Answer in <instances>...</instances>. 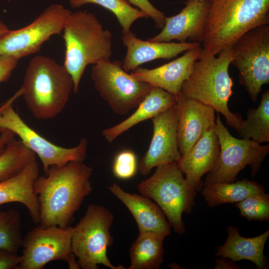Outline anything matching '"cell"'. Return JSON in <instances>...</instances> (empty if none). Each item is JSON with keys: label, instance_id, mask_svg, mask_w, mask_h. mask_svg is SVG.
<instances>
[{"label": "cell", "instance_id": "obj_1", "mask_svg": "<svg viewBox=\"0 0 269 269\" xmlns=\"http://www.w3.org/2000/svg\"><path fill=\"white\" fill-rule=\"evenodd\" d=\"M92 169L84 161L52 166L36 179L33 191L39 205V225L65 228L73 221L92 187Z\"/></svg>", "mask_w": 269, "mask_h": 269}, {"label": "cell", "instance_id": "obj_2", "mask_svg": "<svg viewBox=\"0 0 269 269\" xmlns=\"http://www.w3.org/2000/svg\"><path fill=\"white\" fill-rule=\"evenodd\" d=\"M203 48L217 56L244 34L269 23V0H207Z\"/></svg>", "mask_w": 269, "mask_h": 269}, {"label": "cell", "instance_id": "obj_3", "mask_svg": "<svg viewBox=\"0 0 269 269\" xmlns=\"http://www.w3.org/2000/svg\"><path fill=\"white\" fill-rule=\"evenodd\" d=\"M217 55L202 48L199 58L194 62L188 78L182 85L181 92L220 113L227 124L238 132L243 120L241 115L231 112L228 105L233 86L229 74L233 59L231 48Z\"/></svg>", "mask_w": 269, "mask_h": 269}, {"label": "cell", "instance_id": "obj_4", "mask_svg": "<svg viewBox=\"0 0 269 269\" xmlns=\"http://www.w3.org/2000/svg\"><path fill=\"white\" fill-rule=\"evenodd\" d=\"M63 32V65L73 79V91L77 93L87 66L110 59L112 34L94 14L81 10L71 13Z\"/></svg>", "mask_w": 269, "mask_h": 269}, {"label": "cell", "instance_id": "obj_5", "mask_svg": "<svg viewBox=\"0 0 269 269\" xmlns=\"http://www.w3.org/2000/svg\"><path fill=\"white\" fill-rule=\"evenodd\" d=\"M73 87V79L64 65L49 57L36 55L28 63L20 88L32 115L46 120L64 110Z\"/></svg>", "mask_w": 269, "mask_h": 269}, {"label": "cell", "instance_id": "obj_6", "mask_svg": "<svg viewBox=\"0 0 269 269\" xmlns=\"http://www.w3.org/2000/svg\"><path fill=\"white\" fill-rule=\"evenodd\" d=\"M156 167L150 177L138 183L137 189L141 195L156 203L174 232L182 235L185 232L182 214L192 212L197 191L184 178L177 162Z\"/></svg>", "mask_w": 269, "mask_h": 269}, {"label": "cell", "instance_id": "obj_7", "mask_svg": "<svg viewBox=\"0 0 269 269\" xmlns=\"http://www.w3.org/2000/svg\"><path fill=\"white\" fill-rule=\"evenodd\" d=\"M114 220L107 208L95 204L88 206L80 221L74 227L71 251L82 269H98L102 265L111 269H125L114 266L107 257V248L113 243L110 229Z\"/></svg>", "mask_w": 269, "mask_h": 269}, {"label": "cell", "instance_id": "obj_8", "mask_svg": "<svg viewBox=\"0 0 269 269\" xmlns=\"http://www.w3.org/2000/svg\"><path fill=\"white\" fill-rule=\"evenodd\" d=\"M21 96L19 89L0 107V131L7 129L17 135L28 149L40 159L46 173L52 166L63 165L72 161H84L87 155L88 140L81 138L72 147H64L49 141L27 125L12 107V103Z\"/></svg>", "mask_w": 269, "mask_h": 269}, {"label": "cell", "instance_id": "obj_9", "mask_svg": "<svg viewBox=\"0 0 269 269\" xmlns=\"http://www.w3.org/2000/svg\"><path fill=\"white\" fill-rule=\"evenodd\" d=\"M91 78L112 111L124 116L136 108L153 86L140 81L122 68V61L110 60L93 65Z\"/></svg>", "mask_w": 269, "mask_h": 269}, {"label": "cell", "instance_id": "obj_10", "mask_svg": "<svg viewBox=\"0 0 269 269\" xmlns=\"http://www.w3.org/2000/svg\"><path fill=\"white\" fill-rule=\"evenodd\" d=\"M214 128L219 140L220 153L216 166L207 173L204 184L233 182L238 173L248 165L251 167L254 178L269 153V145H263L251 139L234 137L219 115L216 118Z\"/></svg>", "mask_w": 269, "mask_h": 269}, {"label": "cell", "instance_id": "obj_11", "mask_svg": "<svg viewBox=\"0 0 269 269\" xmlns=\"http://www.w3.org/2000/svg\"><path fill=\"white\" fill-rule=\"evenodd\" d=\"M231 64L239 72V82L253 102L262 86L269 83V25L255 27L241 36L231 48Z\"/></svg>", "mask_w": 269, "mask_h": 269}, {"label": "cell", "instance_id": "obj_12", "mask_svg": "<svg viewBox=\"0 0 269 269\" xmlns=\"http://www.w3.org/2000/svg\"><path fill=\"white\" fill-rule=\"evenodd\" d=\"M71 13L61 4H51L29 24L0 36V55L19 59L38 52L52 35L63 31Z\"/></svg>", "mask_w": 269, "mask_h": 269}, {"label": "cell", "instance_id": "obj_13", "mask_svg": "<svg viewBox=\"0 0 269 269\" xmlns=\"http://www.w3.org/2000/svg\"><path fill=\"white\" fill-rule=\"evenodd\" d=\"M73 227L38 225L23 237L21 261L17 269H42L53 261L67 262L70 269H79L71 251Z\"/></svg>", "mask_w": 269, "mask_h": 269}, {"label": "cell", "instance_id": "obj_14", "mask_svg": "<svg viewBox=\"0 0 269 269\" xmlns=\"http://www.w3.org/2000/svg\"><path fill=\"white\" fill-rule=\"evenodd\" d=\"M153 134L146 152L138 165L140 173L148 175L156 166L181 158L177 136V114L176 105L152 118Z\"/></svg>", "mask_w": 269, "mask_h": 269}, {"label": "cell", "instance_id": "obj_15", "mask_svg": "<svg viewBox=\"0 0 269 269\" xmlns=\"http://www.w3.org/2000/svg\"><path fill=\"white\" fill-rule=\"evenodd\" d=\"M176 98L178 147L181 155H183L205 132L215 126V110L188 98L181 92Z\"/></svg>", "mask_w": 269, "mask_h": 269}, {"label": "cell", "instance_id": "obj_16", "mask_svg": "<svg viewBox=\"0 0 269 269\" xmlns=\"http://www.w3.org/2000/svg\"><path fill=\"white\" fill-rule=\"evenodd\" d=\"M208 2L187 0L176 15L166 17L162 30L148 40L154 42H197L203 39Z\"/></svg>", "mask_w": 269, "mask_h": 269}, {"label": "cell", "instance_id": "obj_17", "mask_svg": "<svg viewBox=\"0 0 269 269\" xmlns=\"http://www.w3.org/2000/svg\"><path fill=\"white\" fill-rule=\"evenodd\" d=\"M122 43L127 48L122 61L126 72L134 71L145 63L157 59H170L188 50L200 47L197 42H154L142 40L131 30L122 32Z\"/></svg>", "mask_w": 269, "mask_h": 269}, {"label": "cell", "instance_id": "obj_18", "mask_svg": "<svg viewBox=\"0 0 269 269\" xmlns=\"http://www.w3.org/2000/svg\"><path fill=\"white\" fill-rule=\"evenodd\" d=\"M202 49L200 47L188 50L168 63L153 69L138 67L131 74L137 80L161 88L176 97L183 82L188 78L194 62L199 58Z\"/></svg>", "mask_w": 269, "mask_h": 269}, {"label": "cell", "instance_id": "obj_19", "mask_svg": "<svg viewBox=\"0 0 269 269\" xmlns=\"http://www.w3.org/2000/svg\"><path fill=\"white\" fill-rule=\"evenodd\" d=\"M111 192L121 200L134 217L138 235H148L164 238L171 232V225L157 204L143 195L132 194L113 183L108 187Z\"/></svg>", "mask_w": 269, "mask_h": 269}, {"label": "cell", "instance_id": "obj_20", "mask_svg": "<svg viewBox=\"0 0 269 269\" xmlns=\"http://www.w3.org/2000/svg\"><path fill=\"white\" fill-rule=\"evenodd\" d=\"M220 146L214 126L208 130L177 162L186 179L196 190L200 191L204 183L202 176L212 171L216 165Z\"/></svg>", "mask_w": 269, "mask_h": 269}, {"label": "cell", "instance_id": "obj_21", "mask_svg": "<svg viewBox=\"0 0 269 269\" xmlns=\"http://www.w3.org/2000/svg\"><path fill=\"white\" fill-rule=\"evenodd\" d=\"M39 175V163L35 159L14 176L0 181V205L11 202L23 204L34 224H39V205L33 191L34 182Z\"/></svg>", "mask_w": 269, "mask_h": 269}, {"label": "cell", "instance_id": "obj_22", "mask_svg": "<svg viewBox=\"0 0 269 269\" xmlns=\"http://www.w3.org/2000/svg\"><path fill=\"white\" fill-rule=\"evenodd\" d=\"M228 236L225 243L216 248L217 257L228 258L234 262L249 260L259 269H267L268 260L264 254L265 245L269 237V230L252 238L242 236L236 226L227 228Z\"/></svg>", "mask_w": 269, "mask_h": 269}, {"label": "cell", "instance_id": "obj_23", "mask_svg": "<svg viewBox=\"0 0 269 269\" xmlns=\"http://www.w3.org/2000/svg\"><path fill=\"white\" fill-rule=\"evenodd\" d=\"M176 97L156 87L151 90L136 108V110L122 122L104 130L102 134L105 139L112 143L119 136L136 125L156 116L175 105Z\"/></svg>", "mask_w": 269, "mask_h": 269}, {"label": "cell", "instance_id": "obj_24", "mask_svg": "<svg viewBox=\"0 0 269 269\" xmlns=\"http://www.w3.org/2000/svg\"><path fill=\"white\" fill-rule=\"evenodd\" d=\"M201 190L205 201L211 208L225 203H235L250 195L265 191L259 183L247 179L232 183H208L203 185Z\"/></svg>", "mask_w": 269, "mask_h": 269}, {"label": "cell", "instance_id": "obj_25", "mask_svg": "<svg viewBox=\"0 0 269 269\" xmlns=\"http://www.w3.org/2000/svg\"><path fill=\"white\" fill-rule=\"evenodd\" d=\"M164 238L138 235L130 249L131 264L127 269H158L164 262Z\"/></svg>", "mask_w": 269, "mask_h": 269}, {"label": "cell", "instance_id": "obj_26", "mask_svg": "<svg viewBox=\"0 0 269 269\" xmlns=\"http://www.w3.org/2000/svg\"><path fill=\"white\" fill-rule=\"evenodd\" d=\"M238 132L242 138L251 139L259 144L269 142V89L263 94L256 109L248 110L247 118L242 120Z\"/></svg>", "mask_w": 269, "mask_h": 269}, {"label": "cell", "instance_id": "obj_27", "mask_svg": "<svg viewBox=\"0 0 269 269\" xmlns=\"http://www.w3.org/2000/svg\"><path fill=\"white\" fill-rule=\"evenodd\" d=\"M35 159L36 154L14 136L0 154V182L14 176Z\"/></svg>", "mask_w": 269, "mask_h": 269}, {"label": "cell", "instance_id": "obj_28", "mask_svg": "<svg viewBox=\"0 0 269 269\" xmlns=\"http://www.w3.org/2000/svg\"><path fill=\"white\" fill-rule=\"evenodd\" d=\"M73 8L80 7L87 3L100 5L111 11L116 17L122 32L131 30L133 23L139 18H148L139 9L134 8L127 0H69Z\"/></svg>", "mask_w": 269, "mask_h": 269}, {"label": "cell", "instance_id": "obj_29", "mask_svg": "<svg viewBox=\"0 0 269 269\" xmlns=\"http://www.w3.org/2000/svg\"><path fill=\"white\" fill-rule=\"evenodd\" d=\"M21 226L18 211L0 210V249L17 252L22 244Z\"/></svg>", "mask_w": 269, "mask_h": 269}, {"label": "cell", "instance_id": "obj_30", "mask_svg": "<svg viewBox=\"0 0 269 269\" xmlns=\"http://www.w3.org/2000/svg\"><path fill=\"white\" fill-rule=\"evenodd\" d=\"M235 205L240 215L248 221L269 220V195L265 192L250 195Z\"/></svg>", "mask_w": 269, "mask_h": 269}, {"label": "cell", "instance_id": "obj_31", "mask_svg": "<svg viewBox=\"0 0 269 269\" xmlns=\"http://www.w3.org/2000/svg\"><path fill=\"white\" fill-rule=\"evenodd\" d=\"M137 168V157L133 150H123L115 156L112 171L114 175L118 178L130 179L135 175Z\"/></svg>", "mask_w": 269, "mask_h": 269}, {"label": "cell", "instance_id": "obj_32", "mask_svg": "<svg viewBox=\"0 0 269 269\" xmlns=\"http://www.w3.org/2000/svg\"><path fill=\"white\" fill-rule=\"evenodd\" d=\"M129 3L136 6L147 16L151 18L158 28H162L166 16L161 11L155 8L148 0H127Z\"/></svg>", "mask_w": 269, "mask_h": 269}, {"label": "cell", "instance_id": "obj_33", "mask_svg": "<svg viewBox=\"0 0 269 269\" xmlns=\"http://www.w3.org/2000/svg\"><path fill=\"white\" fill-rule=\"evenodd\" d=\"M18 59L7 55H0V83L6 81L16 68Z\"/></svg>", "mask_w": 269, "mask_h": 269}, {"label": "cell", "instance_id": "obj_34", "mask_svg": "<svg viewBox=\"0 0 269 269\" xmlns=\"http://www.w3.org/2000/svg\"><path fill=\"white\" fill-rule=\"evenodd\" d=\"M21 256L17 253L0 249V269H17Z\"/></svg>", "mask_w": 269, "mask_h": 269}, {"label": "cell", "instance_id": "obj_35", "mask_svg": "<svg viewBox=\"0 0 269 269\" xmlns=\"http://www.w3.org/2000/svg\"><path fill=\"white\" fill-rule=\"evenodd\" d=\"M215 269H241L232 260L225 258L216 260Z\"/></svg>", "mask_w": 269, "mask_h": 269}, {"label": "cell", "instance_id": "obj_36", "mask_svg": "<svg viewBox=\"0 0 269 269\" xmlns=\"http://www.w3.org/2000/svg\"><path fill=\"white\" fill-rule=\"evenodd\" d=\"M0 132V154L3 152L6 143L12 137L15 136L14 134L7 129H2Z\"/></svg>", "mask_w": 269, "mask_h": 269}, {"label": "cell", "instance_id": "obj_37", "mask_svg": "<svg viewBox=\"0 0 269 269\" xmlns=\"http://www.w3.org/2000/svg\"><path fill=\"white\" fill-rule=\"evenodd\" d=\"M9 29L7 26L0 20V36L8 32Z\"/></svg>", "mask_w": 269, "mask_h": 269}, {"label": "cell", "instance_id": "obj_38", "mask_svg": "<svg viewBox=\"0 0 269 269\" xmlns=\"http://www.w3.org/2000/svg\"><path fill=\"white\" fill-rule=\"evenodd\" d=\"M196 0V1H205V0Z\"/></svg>", "mask_w": 269, "mask_h": 269}, {"label": "cell", "instance_id": "obj_39", "mask_svg": "<svg viewBox=\"0 0 269 269\" xmlns=\"http://www.w3.org/2000/svg\"></svg>", "mask_w": 269, "mask_h": 269}]
</instances>
